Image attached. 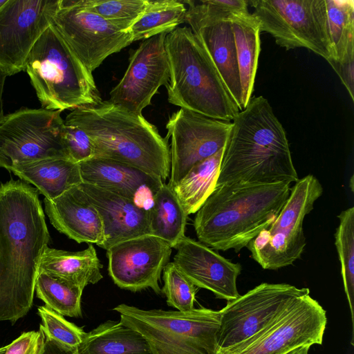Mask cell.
<instances>
[{
    "instance_id": "obj_1",
    "label": "cell",
    "mask_w": 354,
    "mask_h": 354,
    "mask_svg": "<svg viewBox=\"0 0 354 354\" xmlns=\"http://www.w3.org/2000/svg\"><path fill=\"white\" fill-rule=\"evenodd\" d=\"M50 234L35 187L0 183V322L15 324L30 310Z\"/></svg>"
},
{
    "instance_id": "obj_5",
    "label": "cell",
    "mask_w": 354,
    "mask_h": 354,
    "mask_svg": "<svg viewBox=\"0 0 354 354\" xmlns=\"http://www.w3.org/2000/svg\"><path fill=\"white\" fill-rule=\"evenodd\" d=\"M169 66V103L208 118L232 122L240 109L212 59L190 28H176L165 41Z\"/></svg>"
},
{
    "instance_id": "obj_12",
    "label": "cell",
    "mask_w": 354,
    "mask_h": 354,
    "mask_svg": "<svg viewBox=\"0 0 354 354\" xmlns=\"http://www.w3.org/2000/svg\"><path fill=\"white\" fill-rule=\"evenodd\" d=\"M88 71L132 43L129 32L89 11L82 0H59L53 23Z\"/></svg>"
},
{
    "instance_id": "obj_20",
    "label": "cell",
    "mask_w": 354,
    "mask_h": 354,
    "mask_svg": "<svg viewBox=\"0 0 354 354\" xmlns=\"http://www.w3.org/2000/svg\"><path fill=\"white\" fill-rule=\"evenodd\" d=\"M79 186L102 220L106 241L102 248L150 234L149 209L97 186L85 183Z\"/></svg>"
},
{
    "instance_id": "obj_7",
    "label": "cell",
    "mask_w": 354,
    "mask_h": 354,
    "mask_svg": "<svg viewBox=\"0 0 354 354\" xmlns=\"http://www.w3.org/2000/svg\"><path fill=\"white\" fill-rule=\"evenodd\" d=\"M113 310L145 338L152 354H217L219 310H144L124 304Z\"/></svg>"
},
{
    "instance_id": "obj_19",
    "label": "cell",
    "mask_w": 354,
    "mask_h": 354,
    "mask_svg": "<svg viewBox=\"0 0 354 354\" xmlns=\"http://www.w3.org/2000/svg\"><path fill=\"white\" fill-rule=\"evenodd\" d=\"M78 164L82 183L127 198L147 209L164 183L158 176L111 159L92 158Z\"/></svg>"
},
{
    "instance_id": "obj_42",
    "label": "cell",
    "mask_w": 354,
    "mask_h": 354,
    "mask_svg": "<svg viewBox=\"0 0 354 354\" xmlns=\"http://www.w3.org/2000/svg\"><path fill=\"white\" fill-rule=\"evenodd\" d=\"M310 346H302L296 348L286 354H308Z\"/></svg>"
},
{
    "instance_id": "obj_8",
    "label": "cell",
    "mask_w": 354,
    "mask_h": 354,
    "mask_svg": "<svg viewBox=\"0 0 354 354\" xmlns=\"http://www.w3.org/2000/svg\"><path fill=\"white\" fill-rule=\"evenodd\" d=\"M248 5L260 32L271 35L279 46L305 48L333 59L326 0H252Z\"/></svg>"
},
{
    "instance_id": "obj_32",
    "label": "cell",
    "mask_w": 354,
    "mask_h": 354,
    "mask_svg": "<svg viewBox=\"0 0 354 354\" xmlns=\"http://www.w3.org/2000/svg\"><path fill=\"white\" fill-rule=\"evenodd\" d=\"M339 223L335 234V244L341 265L344 291L348 299L353 345L354 331V207H351L337 216Z\"/></svg>"
},
{
    "instance_id": "obj_37",
    "label": "cell",
    "mask_w": 354,
    "mask_h": 354,
    "mask_svg": "<svg viewBox=\"0 0 354 354\" xmlns=\"http://www.w3.org/2000/svg\"><path fill=\"white\" fill-rule=\"evenodd\" d=\"M63 139L68 158L76 163L94 157V145L89 136L80 128L64 124Z\"/></svg>"
},
{
    "instance_id": "obj_41",
    "label": "cell",
    "mask_w": 354,
    "mask_h": 354,
    "mask_svg": "<svg viewBox=\"0 0 354 354\" xmlns=\"http://www.w3.org/2000/svg\"><path fill=\"white\" fill-rule=\"evenodd\" d=\"M6 77H8V75L4 71V70L0 66V122H1L5 118V115L3 113V110L2 94Z\"/></svg>"
},
{
    "instance_id": "obj_31",
    "label": "cell",
    "mask_w": 354,
    "mask_h": 354,
    "mask_svg": "<svg viewBox=\"0 0 354 354\" xmlns=\"http://www.w3.org/2000/svg\"><path fill=\"white\" fill-rule=\"evenodd\" d=\"M82 288L53 275L40 272L35 283L37 297L45 306L62 316L82 315Z\"/></svg>"
},
{
    "instance_id": "obj_10",
    "label": "cell",
    "mask_w": 354,
    "mask_h": 354,
    "mask_svg": "<svg viewBox=\"0 0 354 354\" xmlns=\"http://www.w3.org/2000/svg\"><path fill=\"white\" fill-rule=\"evenodd\" d=\"M62 111L21 108L0 122V167L48 158H68L64 144ZM70 159V158H69Z\"/></svg>"
},
{
    "instance_id": "obj_38",
    "label": "cell",
    "mask_w": 354,
    "mask_h": 354,
    "mask_svg": "<svg viewBox=\"0 0 354 354\" xmlns=\"http://www.w3.org/2000/svg\"><path fill=\"white\" fill-rule=\"evenodd\" d=\"M44 340L45 336L40 329L24 332L7 345L5 354H40Z\"/></svg>"
},
{
    "instance_id": "obj_11",
    "label": "cell",
    "mask_w": 354,
    "mask_h": 354,
    "mask_svg": "<svg viewBox=\"0 0 354 354\" xmlns=\"http://www.w3.org/2000/svg\"><path fill=\"white\" fill-rule=\"evenodd\" d=\"M310 293L307 288L262 283L228 301L220 310L217 353L252 337L278 318L296 299Z\"/></svg>"
},
{
    "instance_id": "obj_13",
    "label": "cell",
    "mask_w": 354,
    "mask_h": 354,
    "mask_svg": "<svg viewBox=\"0 0 354 354\" xmlns=\"http://www.w3.org/2000/svg\"><path fill=\"white\" fill-rule=\"evenodd\" d=\"M326 324V310L308 293L264 329L217 354H286L299 346L322 344Z\"/></svg>"
},
{
    "instance_id": "obj_27",
    "label": "cell",
    "mask_w": 354,
    "mask_h": 354,
    "mask_svg": "<svg viewBox=\"0 0 354 354\" xmlns=\"http://www.w3.org/2000/svg\"><path fill=\"white\" fill-rule=\"evenodd\" d=\"M223 149L194 165L173 188L187 216L196 213L214 190Z\"/></svg>"
},
{
    "instance_id": "obj_21",
    "label": "cell",
    "mask_w": 354,
    "mask_h": 354,
    "mask_svg": "<svg viewBox=\"0 0 354 354\" xmlns=\"http://www.w3.org/2000/svg\"><path fill=\"white\" fill-rule=\"evenodd\" d=\"M44 202L46 215L59 232L79 243L103 246L106 238L102 220L79 185Z\"/></svg>"
},
{
    "instance_id": "obj_30",
    "label": "cell",
    "mask_w": 354,
    "mask_h": 354,
    "mask_svg": "<svg viewBox=\"0 0 354 354\" xmlns=\"http://www.w3.org/2000/svg\"><path fill=\"white\" fill-rule=\"evenodd\" d=\"M333 60L354 59V1L326 0Z\"/></svg>"
},
{
    "instance_id": "obj_6",
    "label": "cell",
    "mask_w": 354,
    "mask_h": 354,
    "mask_svg": "<svg viewBox=\"0 0 354 354\" xmlns=\"http://www.w3.org/2000/svg\"><path fill=\"white\" fill-rule=\"evenodd\" d=\"M41 108L64 111L102 100L93 76L52 24L32 48L26 63Z\"/></svg>"
},
{
    "instance_id": "obj_9",
    "label": "cell",
    "mask_w": 354,
    "mask_h": 354,
    "mask_svg": "<svg viewBox=\"0 0 354 354\" xmlns=\"http://www.w3.org/2000/svg\"><path fill=\"white\" fill-rule=\"evenodd\" d=\"M322 193V185L312 174L295 183L275 221L247 246L263 269L277 270L300 258L306 244L303 221Z\"/></svg>"
},
{
    "instance_id": "obj_44",
    "label": "cell",
    "mask_w": 354,
    "mask_h": 354,
    "mask_svg": "<svg viewBox=\"0 0 354 354\" xmlns=\"http://www.w3.org/2000/svg\"><path fill=\"white\" fill-rule=\"evenodd\" d=\"M7 0H0V8L6 3Z\"/></svg>"
},
{
    "instance_id": "obj_40",
    "label": "cell",
    "mask_w": 354,
    "mask_h": 354,
    "mask_svg": "<svg viewBox=\"0 0 354 354\" xmlns=\"http://www.w3.org/2000/svg\"><path fill=\"white\" fill-rule=\"evenodd\" d=\"M45 336V335H44ZM40 354H78L76 347L68 346L45 336L44 344Z\"/></svg>"
},
{
    "instance_id": "obj_22",
    "label": "cell",
    "mask_w": 354,
    "mask_h": 354,
    "mask_svg": "<svg viewBox=\"0 0 354 354\" xmlns=\"http://www.w3.org/2000/svg\"><path fill=\"white\" fill-rule=\"evenodd\" d=\"M185 21L212 59L232 97L242 111V91L231 19L205 20L186 12Z\"/></svg>"
},
{
    "instance_id": "obj_33",
    "label": "cell",
    "mask_w": 354,
    "mask_h": 354,
    "mask_svg": "<svg viewBox=\"0 0 354 354\" xmlns=\"http://www.w3.org/2000/svg\"><path fill=\"white\" fill-rule=\"evenodd\" d=\"M84 6L127 32L143 12L147 0H82Z\"/></svg>"
},
{
    "instance_id": "obj_18",
    "label": "cell",
    "mask_w": 354,
    "mask_h": 354,
    "mask_svg": "<svg viewBox=\"0 0 354 354\" xmlns=\"http://www.w3.org/2000/svg\"><path fill=\"white\" fill-rule=\"evenodd\" d=\"M172 248L174 263L197 288H205L227 301L240 296L236 280L241 266L233 263L200 241L184 236Z\"/></svg>"
},
{
    "instance_id": "obj_2",
    "label": "cell",
    "mask_w": 354,
    "mask_h": 354,
    "mask_svg": "<svg viewBox=\"0 0 354 354\" xmlns=\"http://www.w3.org/2000/svg\"><path fill=\"white\" fill-rule=\"evenodd\" d=\"M231 122L216 186L299 180L286 131L266 98L251 97Z\"/></svg>"
},
{
    "instance_id": "obj_34",
    "label": "cell",
    "mask_w": 354,
    "mask_h": 354,
    "mask_svg": "<svg viewBox=\"0 0 354 354\" xmlns=\"http://www.w3.org/2000/svg\"><path fill=\"white\" fill-rule=\"evenodd\" d=\"M164 286L162 292L167 297V305L178 311L193 310L197 287L176 266L168 262L163 268Z\"/></svg>"
},
{
    "instance_id": "obj_43",
    "label": "cell",
    "mask_w": 354,
    "mask_h": 354,
    "mask_svg": "<svg viewBox=\"0 0 354 354\" xmlns=\"http://www.w3.org/2000/svg\"><path fill=\"white\" fill-rule=\"evenodd\" d=\"M7 346L0 348V354H5L6 351Z\"/></svg>"
},
{
    "instance_id": "obj_23",
    "label": "cell",
    "mask_w": 354,
    "mask_h": 354,
    "mask_svg": "<svg viewBox=\"0 0 354 354\" xmlns=\"http://www.w3.org/2000/svg\"><path fill=\"white\" fill-rule=\"evenodd\" d=\"M10 171L32 185L48 200L56 198L82 183L79 164L68 158L41 159L18 165Z\"/></svg>"
},
{
    "instance_id": "obj_3",
    "label": "cell",
    "mask_w": 354,
    "mask_h": 354,
    "mask_svg": "<svg viewBox=\"0 0 354 354\" xmlns=\"http://www.w3.org/2000/svg\"><path fill=\"white\" fill-rule=\"evenodd\" d=\"M290 193V184H223L196 212L201 243L216 250L247 247L277 218Z\"/></svg>"
},
{
    "instance_id": "obj_28",
    "label": "cell",
    "mask_w": 354,
    "mask_h": 354,
    "mask_svg": "<svg viewBox=\"0 0 354 354\" xmlns=\"http://www.w3.org/2000/svg\"><path fill=\"white\" fill-rule=\"evenodd\" d=\"M149 212L150 234L173 246L185 235L187 214L173 188L164 183L156 193Z\"/></svg>"
},
{
    "instance_id": "obj_25",
    "label": "cell",
    "mask_w": 354,
    "mask_h": 354,
    "mask_svg": "<svg viewBox=\"0 0 354 354\" xmlns=\"http://www.w3.org/2000/svg\"><path fill=\"white\" fill-rule=\"evenodd\" d=\"M78 354H152L145 338L120 321H106L84 333Z\"/></svg>"
},
{
    "instance_id": "obj_35",
    "label": "cell",
    "mask_w": 354,
    "mask_h": 354,
    "mask_svg": "<svg viewBox=\"0 0 354 354\" xmlns=\"http://www.w3.org/2000/svg\"><path fill=\"white\" fill-rule=\"evenodd\" d=\"M41 319L39 329L46 337L71 347H77L81 342L84 331L64 317L46 306L37 308Z\"/></svg>"
},
{
    "instance_id": "obj_36",
    "label": "cell",
    "mask_w": 354,
    "mask_h": 354,
    "mask_svg": "<svg viewBox=\"0 0 354 354\" xmlns=\"http://www.w3.org/2000/svg\"><path fill=\"white\" fill-rule=\"evenodd\" d=\"M183 2L189 6L188 14L205 20L232 19L236 15L249 12L247 0H188Z\"/></svg>"
},
{
    "instance_id": "obj_29",
    "label": "cell",
    "mask_w": 354,
    "mask_h": 354,
    "mask_svg": "<svg viewBox=\"0 0 354 354\" xmlns=\"http://www.w3.org/2000/svg\"><path fill=\"white\" fill-rule=\"evenodd\" d=\"M187 8L177 0H147L138 19L129 28L132 42L169 33L185 21Z\"/></svg>"
},
{
    "instance_id": "obj_39",
    "label": "cell",
    "mask_w": 354,
    "mask_h": 354,
    "mask_svg": "<svg viewBox=\"0 0 354 354\" xmlns=\"http://www.w3.org/2000/svg\"><path fill=\"white\" fill-rule=\"evenodd\" d=\"M328 62L339 76L352 101H354V59L343 62L330 59Z\"/></svg>"
},
{
    "instance_id": "obj_4",
    "label": "cell",
    "mask_w": 354,
    "mask_h": 354,
    "mask_svg": "<svg viewBox=\"0 0 354 354\" xmlns=\"http://www.w3.org/2000/svg\"><path fill=\"white\" fill-rule=\"evenodd\" d=\"M64 124L83 130L94 145V157L111 159L160 177L170 174L168 139L142 114L109 100L74 109Z\"/></svg>"
},
{
    "instance_id": "obj_14",
    "label": "cell",
    "mask_w": 354,
    "mask_h": 354,
    "mask_svg": "<svg viewBox=\"0 0 354 354\" xmlns=\"http://www.w3.org/2000/svg\"><path fill=\"white\" fill-rule=\"evenodd\" d=\"M231 122L206 117L180 108L166 124V138H171L170 178L174 188L196 163L224 148Z\"/></svg>"
},
{
    "instance_id": "obj_15",
    "label": "cell",
    "mask_w": 354,
    "mask_h": 354,
    "mask_svg": "<svg viewBox=\"0 0 354 354\" xmlns=\"http://www.w3.org/2000/svg\"><path fill=\"white\" fill-rule=\"evenodd\" d=\"M59 0H7L0 8V66L8 76L24 71L28 55L53 23Z\"/></svg>"
},
{
    "instance_id": "obj_16",
    "label": "cell",
    "mask_w": 354,
    "mask_h": 354,
    "mask_svg": "<svg viewBox=\"0 0 354 354\" xmlns=\"http://www.w3.org/2000/svg\"><path fill=\"white\" fill-rule=\"evenodd\" d=\"M171 249L166 241L151 234L119 242L106 250L109 274L120 288L137 292L149 288L160 294V274Z\"/></svg>"
},
{
    "instance_id": "obj_17",
    "label": "cell",
    "mask_w": 354,
    "mask_h": 354,
    "mask_svg": "<svg viewBox=\"0 0 354 354\" xmlns=\"http://www.w3.org/2000/svg\"><path fill=\"white\" fill-rule=\"evenodd\" d=\"M167 33L145 39L131 55L122 78L110 91V102L141 114L161 86L169 81L165 41Z\"/></svg>"
},
{
    "instance_id": "obj_24",
    "label": "cell",
    "mask_w": 354,
    "mask_h": 354,
    "mask_svg": "<svg viewBox=\"0 0 354 354\" xmlns=\"http://www.w3.org/2000/svg\"><path fill=\"white\" fill-rule=\"evenodd\" d=\"M102 266L92 244L77 252L48 247L41 259L39 273L53 275L84 289L103 278Z\"/></svg>"
},
{
    "instance_id": "obj_26",
    "label": "cell",
    "mask_w": 354,
    "mask_h": 354,
    "mask_svg": "<svg viewBox=\"0 0 354 354\" xmlns=\"http://www.w3.org/2000/svg\"><path fill=\"white\" fill-rule=\"evenodd\" d=\"M242 91L243 109L254 91L261 52L260 29L257 20L248 12L231 19Z\"/></svg>"
}]
</instances>
